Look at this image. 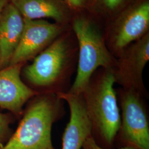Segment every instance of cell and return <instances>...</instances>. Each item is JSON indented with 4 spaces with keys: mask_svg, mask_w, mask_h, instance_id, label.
Returning <instances> with one entry per match:
<instances>
[{
    "mask_svg": "<svg viewBox=\"0 0 149 149\" xmlns=\"http://www.w3.org/2000/svg\"><path fill=\"white\" fill-rule=\"evenodd\" d=\"M120 125L114 144L135 149H149L148 95L133 89L116 90Z\"/></svg>",
    "mask_w": 149,
    "mask_h": 149,
    "instance_id": "obj_5",
    "label": "cell"
},
{
    "mask_svg": "<svg viewBox=\"0 0 149 149\" xmlns=\"http://www.w3.org/2000/svg\"><path fill=\"white\" fill-rule=\"evenodd\" d=\"M78 44L70 26L23 69L29 87L38 93H66L76 71Z\"/></svg>",
    "mask_w": 149,
    "mask_h": 149,
    "instance_id": "obj_1",
    "label": "cell"
},
{
    "mask_svg": "<svg viewBox=\"0 0 149 149\" xmlns=\"http://www.w3.org/2000/svg\"><path fill=\"white\" fill-rule=\"evenodd\" d=\"M114 70L99 68L81 93L92 125V136L104 149H112L120 125Z\"/></svg>",
    "mask_w": 149,
    "mask_h": 149,
    "instance_id": "obj_2",
    "label": "cell"
},
{
    "mask_svg": "<svg viewBox=\"0 0 149 149\" xmlns=\"http://www.w3.org/2000/svg\"><path fill=\"white\" fill-rule=\"evenodd\" d=\"M71 27L78 44L76 74L69 92L80 94L99 68L114 70L117 59L107 48L104 27L90 13L74 15Z\"/></svg>",
    "mask_w": 149,
    "mask_h": 149,
    "instance_id": "obj_4",
    "label": "cell"
},
{
    "mask_svg": "<svg viewBox=\"0 0 149 149\" xmlns=\"http://www.w3.org/2000/svg\"><path fill=\"white\" fill-rule=\"evenodd\" d=\"M133 0H92L91 15L106 27Z\"/></svg>",
    "mask_w": 149,
    "mask_h": 149,
    "instance_id": "obj_13",
    "label": "cell"
},
{
    "mask_svg": "<svg viewBox=\"0 0 149 149\" xmlns=\"http://www.w3.org/2000/svg\"><path fill=\"white\" fill-rule=\"evenodd\" d=\"M116 59L113 71L116 83L120 87L148 95L143 75L149 60V33L125 48Z\"/></svg>",
    "mask_w": 149,
    "mask_h": 149,
    "instance_id": "obj_8",
    "label": "cell"
},
{
    "mask_svg": "<svg viewBox=\"0 0 149 149\" xmlns=\"http://www.w3.org/2000/svg\"><path fill=\"white\" fill-rule=\"evenodd\" d=\"M70 109L69 122L64 130L62 149H82L86 140L92 136V125L82 93L57 94Z\"/></svg>",
    "mask_w": 149,
    "mask_h": 149,
    "instance_id": "obj_10",
    "label": "cell"
},
{
    "mask_svg": "<svg viewBox=\"0 0 149 149\" xmlns=\"http://www.w3.org/2000/svg\"><path fill=\"white\" fill-rule=\"evenodd\" d=\"M24 19L22 37L9 66L24 64L34 59L71 26L45 19Z\"/></svg>",
    "mask_w": 149,
    "mask_h": 149,
    "instance_id": "obj_7",
    "label": "cell"
},
{
    "mask_svg": "<svg viewBox=\"0 0 149 149\" xmlns=\"http://www.w3.org/2000/svg\"><path fill=\"white\" fill-rule=\"evenodd\" d=\"M24 27L23 17L9 2L0 16V70L10 65Z\"/></svg>",
    "mask_w": 149,
    "mask_h": 149,
    "instance_id": "obj_11",
    "label": "cell"
},
{
    "mask_svg": "<svg viewBox=\"0 0 149 149\" xmlns=\"http://www.w3.org/2000/svg\"><path fill=\"white\" fill-rule=\"evenodd\" d=\"M23 66L17 64L0 70V107L17 117L23 114L27 102L39 94L22 80Z\"/></svg>",
    "mask_w": 149,
    "mask_h": 149,
    "instance_id": "obj_9",
    "label": "cell"
},
{
    "mask_svg": "<svg viewBox=\"0 0 149 149\" xmlns=\"http://www.w3.org/2000/svg\"><path fill=\"white\" fill-rule=\"evenodd\" d=\"M149 33V0H133L104 27L107 48L116 58Z\"/></svg>",
    "mask_w": 149,
    "mask_h": 149,
    "instance_id": "obj_6",
    "label": "cell"
},
{
    "mask_svg": "<svg viewBox=\"0 0 149 149\" xmlns=\"http://www.w3.org/2000/svg\"><path fill=\"white\" fill-rule=\"evenodd\" d=\"M65 102L52 93L33 97L16 132L1 149H55L52 129L54 123L64 117Z\"/></svg>",
    "mask_w": 149,
    "mask_h": 149,
    "instance_id": "obj_3",
    "label": "cell"
},
{
    "mask_svg": "<svg viewBox=\"0 0 149 149\" xmlns=\"http://www.w3.org/2000/svg\"><path fill=\"white\" fill-rule=\"evenodd\" d=\"M10 2V0H0V16L6 5Z\"/></svg>",
    "mask_w": 149,
    "mask_h": 149,
    "instance_id": "obj_17",
    "label": "cell"
},
{
    "mask_svg": "<svg viewBox=\"0 0 149 149\" xmlns=\"http://www.w3.org/2000/svg\"><path fill=\"white\" fill-rule=\"evenodd\" d=\"M82 149H104L96 143L92 136L87 139L83 145ZM118 149H135L130 147H122Z\"/></svg>",
    "mask_w": 149,
    "mask_h": 149,
    "instance_id": "obj_16",
    "label": "cell"
},
{
    "mask_svg": "<svg viewBox=\"0 0 149 149\" xmlns=\"http://www.w3.org/2000/svg\"><path fill=\"white\" fill-rule=\"evenodd\" d=\"M74 15L81 13L91 14L93 1L92 0H65Z\"/></svg>",
    "mask_w": 149,
    "mask_h": 149,
    "instance_id": "obj_15",
    "label": "cell"
},
{
    "mask_svg": "<svg viewBox=\"0 0 149 149\" xmlns=\"http://www.w3.org/2000/svg\"><path fill=\"white\" fill-rule=\"evenodd\" d=\"M23 17L28 19L50 18L54 22L71 25L74 12L65 0H10Z\"/></svg>",
    "mask_w": 149,
    "mask_h": 149,
    "instance_id": "obj_12",
    "label": "cell"
},
{
    "mask_svg": "<svg viewBox=\"0 0 149 149\" xmlns=\"http://www.w3.org/2000/svg\"><path fill=\"white\" fill-rule=\"evenodd\" d=\"M12 118L8 114L0 113V149L5 145L12 135L10 125Z\"/></svg>",
    "mask_w": 149,
    "mask_h": 149,
    "instance_id": "obj_14",
    "label": "cell"
}]
</instances>
